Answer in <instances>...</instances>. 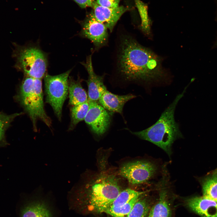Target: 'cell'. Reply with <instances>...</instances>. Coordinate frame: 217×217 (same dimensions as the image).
<instances>
[{"label": "cell", "instance_id": "cell-1", "mask_svg": "<svg viewBox=\"0 0 217 217\" xmlns=\"http://www.w3.org/2000/svg\"><path fill=\"white\" fill-rule=\"evenodd\" d=\"M118 41L116 70L124 80L147 84L167 80V73L159 56L129 34H122Z\"/></svg>", "mask_w": 217, "mask_h": 217}, {"label": "cell", "instance_id": "cell-2", "mask_svg": "<svg viewBox=\"0 0 217 217\" xmlns=\"http://www.w3.org/2000/svg\"><path fill=\"white\" fill-rule=\"evenodd\" d=\"M188 86L176 96L154 124L143 130L136 132L130 131L131 133L142 140L156 145L170 156L174 142L183 137L178 124L175 120L174 114L176 106Z\"/></svg>", "mask_w": 217, "mask_h": 217}, {"label": "cell", "instance_id": "cell-3", "mask_svg": "<svg viewBox=\"0 0 217 217\" xmlns=\"http://www.w3.org/2000/svg\"><path fill=\"white\" fill-rule=\"evenodd\" d=\"M18 98L30 118L34 131H37L38 120L50 128L52 121L45 110L41 79L26 76L20 86Z\"/></svg>", "mask_w": 217, "mask_h": 217}, {"label": "cell", "instance_id": "cell-4", "mask_svg": "<svg viewBox=\"0 0 217 217\" xmlns=\"http://www.w3.org/2000/svg\"><path fill=\"white\" fill-rule=\"evenodd\" d=\"M121 191L114 175H101L92 184L89 192L87 209L91 212H104Z\"/></svg>", "mask_w": 217, "mask_h": 217}, {"label": "cell", "instance_id": "cell-5", "mask_svg": "<svg viewBox=\"0 0 217 217\" xmlns=\"http://www.w3.org/2000/svg\"><path fill=\"white\" fill-rule=\"evenodd\" d=\"M17 66L26 76L42 79L48 66V55L39 46L31 44L19 48Z\"/></svg>", "mask_w": 217, "mask_h": 217}, {"label": "cell", "instance_id": "cell-6", "mask_svg": "<svg viewBox=\"0 0 217 217\" xmlns=\"http://www.w3.org/2000/svg\"><path fill=\"white\" fill-rule=\"evenodd\" d=\"M71 70L54 76L46 73L44 77L46 102L52 106L59 120L63 104L68 94V78Z\"/></svg>", "mask_w": 217, "mask_h": 217}, {"label": "cell", "instance_id": "cell-7", "mask_svg": "<svg viewBox=\"0 0 217 217\" xmlns=\"http://www.w3.org/2000/svg\"><path fill=\"white\" fill-rule=\"evenodd\" d=\"M81 29L78 35L87 39L93 43L95 50L98 51L108 43V28L95 18L93 10L87 14L84 20L79 21Z\"/></svg>", "mask_w": 217, "mask_h": 217}, {"label": "cell", "instance_id": "cell-8", "mask_svg": "<svg viewBox=\"0 0 217 217\" xmlns=\"http://www.w3.org/2000/svg\"><path fill=\"white\" fill-rule=\"evenodd\" d=\"M156 166L147 161H137L123 164L119 174L132 185L142 184L147 182L156 173Z\"/></svg>", "mask_w": 217, "mask_h": 217}, {"label": "cell", "instance_id": "cell-9", "mask_svg": "<svg viewBox=\"0 0 217 217\" xmlns=\"http://www.w3.org/2000/svg\"><path fill=\"white\" fill-rule=\"evenodd\" d=\"M89 109L84 119L92 131L99 136L108 130L111 121L108 111L97 102L88 99Z\"/></svg>", "mask_w": 217, "mask_h": 217}, {"label": "cell", "instance_id": "cell-10", "mask_svg": "<svg viewBox=\"0 0 217 217\" xmlns=\"http://www.w3.org/2000/svg\"><path fill=\"white\" fill-rule=\"evenodd\" d=\"M92 57V54L88 55L86 61L80 63L85 67L88 74V79L86 81L88 99L97 102L107 89L104 83V75H98L94 72Z\"/></svg>", "mask_w": 217, "mask_h": 217}, {"label": "cell", "instance_id": "cell-11", "mask_svg": "<svg viewBox=\"0 0 217 217\" xmlns=\"http://www.w3.org/2000/svg\"><path fill=\"white\" fill-rule=\"evenodd\" d=\"M92 8L96 19L104 25L111 32L122 15L129 9L128 7L122 5L115 8L103 7L97 4L95 1Z\"/></svg>", "mask_w": 217, "mask_h": 217}, {"label": "cell", "instance_id": "cell-12", "mask_svg": "<svg viewBox=\"0 0 217 217\" xmlns=\"http://www.w3.org/2000/svg\"><path fill=\"white\" fill-rule=\"evenodd\" d=\"M192 210L202 217H217V202L202 197L195 196L186 200Z\"/></svg>", "mask_w": 217, "mask_h": 217}, {"label": "cell", "instance_id": "cell-13", "mask_svg": "<svg viewBox=\"0 0 217 217\" xmlns=\"http://www.w3.org/2000/svg\"><path fill=\"white\" fill-rule=\"evenodd\" d=\"M135 97L131 94H115L106 90L99 99L98 103L108 111L122 114L124 104Z\"/></svg>", "mask_w": 217, "mask_h": 217}, {"label": "cell", "instance_id": "cell-14", "mask_svg": "<svg viewBox=\"0 0 217 217\" xmlns=\"http://www.w3.org/2000/svg\"><path fill=\"white\" fill-rule=\"evenodd\" d=\"M82 81V79L79 77L76 80L72 77H69V104L72 106L83 103L88 101V96L81 85Z\"/></svg>", "mask_w": 217, "mask_h": 217}, {"label": "cell", "instance_id": "cell-15", "mask_svg": "<svg viewBox=\"0 0 217 217\" xmlns=\"http://www.w3.org/2000/svg\"><path fill=\"white\" fill-rule=\"evenodd\" d=\"M166 190L160 192L157 202L152 206L147 217H171V209Z\"/></svg>", "mask_w": 217, "mask_h": 217}, {"label": "cell", "instance_id": "cell-16", "mask_svg": "<svg viewBox=\"0 0 217 217\" xmlns=\"http://www.w3.org/2000/svg\"><path fill=\"white\" fill-rule=\"evenodd\" d=\"M21 217H52L48 208L44 203L36 202L29 204L22 209Z\"/></svg>", "mask_w": 217, "mask_h": 217}, {"label": "cell", "instance_id": "cell-17", "mask_svg": "<svg viewBox=\"0 0 217 217\" xmlns=\"http://www.w3.org/2000/svg\"><path fill=\"white\" fill-rule=\"evenodd\" d=\"M203 196L217 202V173L212 172L201 181Z\"/></svg>", "mask_w": 217, "mask_h": 217}, {"label": "cell", "instance_id": "cell-18", "mask_svg": "<svg viewBox=\"0 0 217 217\" xmlns=\"http://www.w3.org/2000/svg\"><path fill=\"white\" fill-rule=\"evenodd\" d=\"M134 1L141 19L140 29L145 36L150 37L152 35V22L148 15V5L140 0Z\"/></svg>", "mask_w": 217, "mask_h": 217}, {"label": "cell", "instance_id": "cell-19", "mask_svg": "<svg viewBox=\"0 0 217 217\" xmlns=\"http://www.w3.org/2000/svg\"><path fill=\"white\" fill-rule=\"evenodd\" d=\"M142 195L140 197L126 217H148L152 206L151 203L149 198L142 196Z\"/></svg>", "mask_w": 217, "mask_h": 217}, {"label": "cell", "instance_id": "cell-20", "mask_svg": "<svg viewBox=\"0 0 217 217\" xmlns=\"http://www.w3.org/2000/svg\"><path fill=\"white\" fill-rule=\"evenodd\" d=\"M89 107L88 100L83 103L73 106L71 108V121L69 130H73L79 122L84 119L88 111Z\"/></svg>", "mask_w": 217, "mask_h": 217}, {"label": "cell", "instance_id": "cell-21", "mask_svg": "<svg viewBox=\"0 0 217 217\" xmlns=\"http://www.w3.org/2000/svg\"><path fill=\"white\" fill-rule=\"evenodd\" d=\"M144 193V192L138 191L129 188L125 189L119 193L107 208L120 207L128 203L134 197Z\"/></svg>", "mask_w": 217, "mask_h": 217}, {"label": "cell", "instance_id": "cell-22", "mask_svg": "<svg viewBox=\"0 0 217 217\" xmlns=\"http://www.w3.org/2000/svg\"><path fill=\"white\" fill-rule=\"evenodd\" d=\"M142 195L134 197L128 203L120 207L107 208L104 212L113 217H126L131 210L140 197Z\"/></svg>", "mask_w": 217, "mask_h": 217}, {"label": "cell", "instance_id": "cell-23", "mask_svg": "<svg viewBox=\"0 0 217 217\" xmlns=\"http://www.w3.org/2000/svg\"><path fill=\"white\" fill-rule=\"evenodd\" d=\"M22 113V112L6 115L0 113V141L3 138L5 131L12 121L16 116Z\"/></svg>", "mask_w": 217, "mask_h": 217}, {"label": "cell", "instance_id": "cell-24", "mask_svg": "<svg viewBox=\"0 0 217 217\" xmlns=\"http://www.w3.org/2000/svg\"><path fill=\"white\" fill-rule=\"evenodd\" d=\"M120 0H96L98 5L108 8H115L119 6Z\"/></svg>", "mask_w": 217, "mask_h": 217}, {"label": "cell", "instance_id": "cell-25", "mask_svg": "<svg viewBox=\"0 0 217 217\" xmlns=\"http://www.w3.org/2000/svg\"><path fill=\"white\" fill-rule=\"evenodd\" d=\"M80 8H85L87 7H93L94 0H72Z\"/></svg>", "mask_w": 217, "mask_h": 217}, {"label": "cell", "instance_id": "cell-26", "mask_svg": "<svg viewBox=\"0 0 217 217\" xmlns=\"http://www.w3.org/2000/svg\"><path fill=\"white\" fill-rule=\"evenodd\" d=\"M214 46L215 47H217V39L215 42Z\"/></svg>", "mask_w": 217, "mask_h": 217}, {"label": "cell", "instance_id": "cell-27", "mask_svg": "<svg viewBox=\"0 0 217 217\" xmlns=\"http://www.w3.org/2000/svg\"><path fill=\"white\" fill-rule=\"evenodd\" d=\"M212 172L217 173V169H216L214 171H213Z\"/></svg>", "mask_w": 217, "mask_h": 217}]
</instances>
